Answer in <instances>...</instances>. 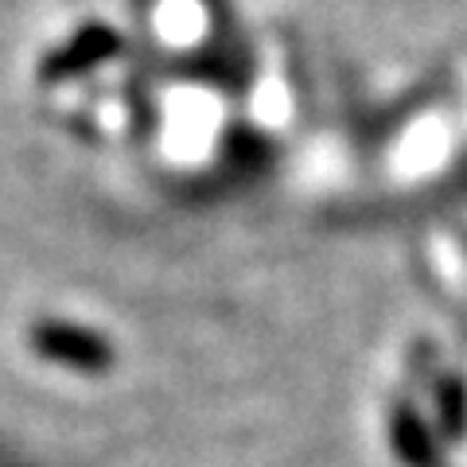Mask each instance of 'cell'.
Segmentation results:
<instances>
[{
    "mask_svg": "<svg viewBox=\"0 0 467 467\" xmlns=\"http://www.w3.org/2000/svg\"><path fill=\"white\" fill-rule=\"evenodd\" d=\"M393 448H398V456L409 467H444L441 444H436V436L413 409H398L393 413Z\"/></svg>",
    "mask_w": 467,
    "mask_h": 467,
    "instance_id": "6da1fadb",
    "label": "cell"
},
{
    "mask_svg": "<svg viewBox=\"0 0 467 467\" xmlns=\"http://www.w3.org/2000/svg\"><path fill=\"white\" fill-rule=\"evenodd\" d=\"M436 417H441V429L448 441H460L467 436V386L463 378L444 374L436 382Z\"/></svg>",
    "mask_w": 467,
    "mask_h": 467,
    "instance_id": "7a4b0ae2",
    "label": "cell"
}]
</instances>
